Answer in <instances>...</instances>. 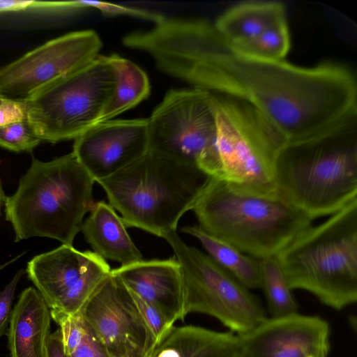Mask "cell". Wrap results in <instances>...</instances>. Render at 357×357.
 Masks as SVG:
<instances>
[{
  "instance_id": "cell-28",
  "label": "cell",
  "mask_w": 357,
  "mask_h": 357,
  "mask_svg": "<svg viewBox=\"0 0 357 357\" xmlns=\"http://www.w3.org/2000/svg\"><path fill=\"white\" fill-rule=\"evenodd\" d=\"M87 3L89 8L97 9L104 15H129L146 20L155 24L158 23L165 17V16L157 13L115 3L98 1H87Z\"/></svg>"
},
{
  "instance_id": "cell-35",
  "label": "cell",
  "mask_w": 357,
  "mask_h": 357,
  "mask_svg": "<svg viewBox=\"0 0 357 357\" xmlns=\"http://www.w3.org/2000/svg\"><path fill=\"white\" fill-rule=\"evenodd\" d=\"M6 98L4 96L0 94V104Z\"/></svg>"
},
{
  "instance_id": "cell-33",
  "label": "cell",
  "mask_w": 357,
  "mask_h": 357,
  "mask_svg": "<svg viewBox=\"0 0 357 357\" xmlns=\"http://www.w3.org/2000/svg\"><path fill=\"white\" fill-rule=\"evenodd\" d=\"M6 197V196L4 194V191L3 189L2 182L0 178V216L1 215L2 207L4 206Z\"/></svg>"
},
{
  "instance_id": "cell-3",
  "label": "cell",
  "mask_w": 357,
  "mask_h": 357,
  "mask_svg": "<svg viewBox=\"0 0 357 357\" xmlns=\"http://www.w3.org/2000/svg\"><path fill=\"white\" fill-rule=\"evenodd\" d=\"M191 211L203 231L258 259L276 257L313 222L277 192H252L214 176Z\"/></svg>"
},
{
  "instance_id": "cell-18",
  "label": "cell",
  "mask_w": 357,
  "mask_h": 357,
  "mask_svg": "<svg viewBox=\"0 0 357 357\" xmlns=\"http://www.w3.org/2000/svg\"><path fill=\"white\" fill-rule=\"evenodd\" d=\"M81 231L93 252L105 259L118 262L121 266L143 259L122 218L104 201L94 202Z\"/></svg>"
},
{
  "instance_id": "cell-14",
  "label": "cell",
  "mask_w": 357,
  "mask_h": 357,
  "mask_svg": "<svg viewBox=\"0 0 357 357\" xmlns=\"http://www.w3.org/2000/svg\"><path fill=\"white\" fill-rule=\"evenodd\" d=\"M149 151L147 119L97 123L74 139L73 153L95 182L107 178Z\"/></svg>"
},
{
  "instance_id": "cell-7",
  "label": "cell",
  "mask_w": 357,
  "mask_h": 357,
  "mask_svg": "<svg viewBox=\"0 0 357 357\" xmlns=\"http://www.w3.org/2000/svg\"><path fill=\"white\" fill-rule=\"evenodd\" d=\"M211 100L220 178L252 192H275V161L286 138L248 102L213 93Z\"/></svg>"
},
{
  "instance_id": "cell-11",
  "label": "cell",
  "mask_w": 357,
  "mask_h": 357,
  "mask_svg": "<svg viewBox=\"0 0 357 357\" xmlns=\"http://www.w3.org/2000/svg\"><path fill=\"white\" fill-rule=\"evenodd\" d=\"M102 47L93 30L51 39L0 68V94L26 100L89 64L99 56Z\"/></svg>"
},
{
  "instance_id": "cell-6",
  "label": "cell",
  "mask_w": 357,
  "mask_h": 357,
  "mask_svg": "<svg viewBox=\"0 0 357 357\" xmlns=\"http://www.w3.org/2000/svg\"><path fill=\"white\" fill-rule=\"evenodd\" d=\"M291 289L340 310L357 300V201L310 225L277 256Z\"/></svg>"
},
{
  "instance_id": "cell-13",
  "label": "cell",
  "mask_w": 357,
  "mask_h": 357,
  "mask_svg": "<svg viewBox=\"0 0 357 357\" xmlns=\"http://www.w3.org/2000/svg\"><path fill=\"white\" fill-rule=\"evenodd\" d=\"M81 314L108 357H151L158 344L130 290L112 271Z\"/></svg>"
},
{
  "instance_id": "cell-1",
  "label": "cell",
  "mask_w": 357,
  "mask_h": 357,
  "mask_svg": "<svg viewBox=\"0 0 357 357\" xmlns=\"http://www.w3.org/2000/svg\"><path fill=\"white\" fill-rule=\"evenodd\" d=\"M163 73L194 88L242 100L287 141L303 139L357 116V84L331 62L296 66L246 54L204 20L164 17L135 39Z\"/></svg>"
},
{
  "instance_id": "cell-8",
  "label": "cell",
  "mask_w": 357,
  "mask_h": 357,
  "mask_svg": "<svg viewBox=\"0 0 357 357\" xmlns=\"http://www.w3.org/2000/svg\"><path fill=\"white\" fill-rule=\"evenodd\" d=\"M115 82L108 56L99 55L26 99V121L42 142L75 139L100 123Z\"/></svg>"
},
{
  "instance_id": "cell-9",
  "label": "cell",
  "mask_w": 357,
  "mask_h": 357,
  "mask_svg": "<svg viewBox=\"0 0 357 357\" xmlns=\"http://www.w3.org/2000/svg\"><path fill=\"white\" fill-rule=\"evenodd\" d=\"M147 120L149 151L220 178L211 92L197 88L170 90Z\"/></svg>"
},
{
  "instance_id": "cell-17",
  "label": "cell",
  "mask_w": 357,
  "mask_h": 357,
  "mask_svg": "<svg viewBox=\"0 0 357 357\" xmlns=\"http://www.w3.org/2000/svg\"><path fill=\"white\" fill-rule=\"evenodd\" d=\"M51 314L38 290L26 288L12 310L8 329L10 357H47Z\"/></svg>"
},
{
  "instance_id": "cell-30",
  "label": "cell",
  "mask_w": 357,
  "mask_h": 357,
  "mask_svg": "<svg viewBox=\"0 0 357 357\" xmlns=\"http://www.w3.org/2000/svg\"><path fill=\"white\" fill-rule=\"evenodd\" d=\"M27 120L26 100L6 98L0 104V127Z\"/></svg>"
},
{
  "instance_id": "cell-31",
  "label": "cell",
  "mask_w": 357,
  "mask_h": 357,
  "mask_svg": "<svg viewBox=\"0 0 357 357\" xmlns=\"http://www.w3.org/2000/svg\"><path fill=\"white\" fill-rule=\"evenodd\" d=\"M46 354L47 357H68L59 328L49 334L46 342Z\"/></svg>"
},
{
  "instance_id": "cell-5",
  "label": "cell",
  "mask_w": 357,
  "mask_h": 357,
  "mask_svg": "<svg viewBox=\"0 0 357 357\" xmlns=\"http://www.w3.org/2000/svg\"><path fill=\"white\" fill-rule=\"evenodd\" d=\"M208 177L196 167L148 151L97 183L127 227L162 238L176 231Z\"/></svg>"
},
{
  "instance_id": "cell-4",
  "label": "cell",
  "mask_w": 357,
  "mask_h": 357,
  "mask_svg": "<svg viewBox=\"0 0 357 357\" xmlns=\"http://www.w3.org/2000/svg\"><path fill=\"white\" fill-rule=\"evenodd\" d=\"M94 182L73 152L47 162L33 158L17 190L4 202L15 242L47 237L73 245L94 204Z\"/></svg>"
},
{
  "instance_id": "cell-10",
  "label": "cell",
  "mask_w": 357,
  "mask_h": 357,
  "mask_svg": "<svg viewBox=\"0 0 357 357\" xmlns=\"http://www.w3.org/2000/svg\"><path fill=\"white\" fill-rule=\"evenodd\" d=\"M162 238L172 248L183 280V314L212 316L237 335L245 333L267 317L257 298L206 253L188 245L176 231Z\"/></svg>"
},
{
  "instance_id": "cell-2",
  "label": "cell",
  "mask_w": 357,
  "mask_h": 357,
  "mask_svg": "<svg viewBox=\"0 0 357 357\" xmlns=\"http://www.w3.org/2000/svg\"><path fill=\"white\" fill-rule=\"evenodd\" d=\"M277 193L313 220L357 201V116L280 149Z\"/></svg>"
},
{
  "instance_id": "cell-25",
  "label": "cell",
  "mask_w": 357,
  "mask_h": 357,
  "mask_svg": "<svg viewBox=\"0 0 357 357\" xmlns=\"http://www.w3.org/2000/svg\"><path fill=\"white\" fill-rule=\"evenodd\" d=\"M233 45L239 51L254 57L273 61L284 60L290 47L286 17L274 22L252 40Z\"/></svg>"
},
{
  "instance_id": "cell-16",
  "label": "cell",
  "mask_w": 357,
  "mask_h": 357,
  "mask_svg": "<svg viewBox=\"0 0 357 357\" xmlns=\"http://www.w3.org/2000/svg\"><path fill=\"white\" fill-rule=\"evenodd\" d=\"M126 286L158 308L173 326L183 320V280L181 266L173 256L144 260L112 269Z\"/></svg>"
},
{
  "instance_id": "cell-21",
  "label": "cell",
  "mask_w": 357,
  "mask_h": 357,
  "mask_svg": "<svg viewBox=\"0 0 357 357\" xmlns=\"http://www.w3.org/2000/svg\"><path fill=\"white\" fill-rule=\"evenodd\" d=\"M181 231L199 241L206 254L248 289L261 287L260 260L246 255L231 244L203 231L197 225Z\"/></svg>"
},
{
  "instance_id": "cell-27",
  "label": "cell",
  "mask_w": 357,
  "mask_h": 357,
  "mask_svg": "<svg viewBox=\"0 0 357 357\" xmlns=\"http://www.w3.org/2000/svg\"><path fill=\"white\" fill-rule=\"evenodd\" d=\"M130 291L143 319L152 331L158 344L173 326L168 322L158 308L142 299L130 290Z\"/></svg>"
},
{
  "instance_id": "cell-12",
  "label": "cell",
  "mask_w": 357,
  "mask_h": 357,
  "mask_svg": "<svg viewBox=\"0 0 357 357\" xmlns=\"http://www.w3.org/2000/svg\"><path fill=\"white\" fill-rule=\"evenodd\" d=\"M25 271L49 308L75 316L81 313L112 269L94 252L61 244L33 257Z\"/></svg>"
},
{
  "instance_id": "cell-23",
  "label": "cell",
  "mask_w": 357,
  "mask_h": 357,
  "mask_svg": "<svg viewBox=\"0 0 357 357\" xmlns=\"http://www.w3.org/2000/svg\"><path fill=\"white\" fill-rule=\"evenodd\" d=\"M260 260L261 289H263L271 317L297 312L298 305L276 257Z\"/></svg>"
},
{
  "instance_id": "cell-24",
  "label": "cell",
  "mask_w": 357,
  "mask_h": 357,
  "mask_svg": "<svg viewBox=\"0 0 357 357\" xmlns=\"http://www.w3.org/2000/svg\"><path fill=\"white\" fill-rule=\"evenodd\" d=\"M50 314L52 319L59 326L68 357H108L81 313L69 316L51 310Z\"/></svg>"
},
{
  "instance_id": "cell-19",
  "label": "cell",
  "mask_w": 357,
  "mask_h": 357,
  "mask_svg": "<svg viewBox=\"0 0 357 357\" xmlns=\"http://www.w3.org/2000/svg\"><path fill=\"white\" fill-rule=\"evenodd\" d=\"M237 334L197 326H172L151 357H240Z\"/></svg>"
},
{
  "instance_id": "cell-20",
  "label": "cell",
  "mask_w": 357,
  "mask_h": 357,
  "mask_svg": "<svg viewBox=\"0 0 357 357\" xmlns=\"http://www.w3.org/2000/svg\"><path fill=\"white\" fill-rule=\"evenodd\" d=\"M284 17V6L280 2L250 1L231 7L213 24L223 38L239 45L252 40Z\"/></svg>"
},
{
  "instance_id": "cell-22",
  "label": "cell",
  "mask_w": 357,
  "mask_h": 357,
  "mask_svg": "<svg viewBox=\"0 0 357 357\" xmlns=\"http://www.w3.org/2000/svg\"><path fill=\"white\" fill-rule=\"evenodd\" d=\"M116 77L115 86L100 123L135 107L150 93V82L146 73L132 61L119 55H108Z\"/></svg>"
},
{
  "instance_id": "cell-32",
  "label": "cell",
  "mask_w": 357,
  "mask_h": 357,
  "mask_svg": "<svg viewBox=\"0 0 357 357\" xmlns=\"http://www.w3.org/2000/svg\"><path fill=\"white\" fill-rule=\"evenodd\" d=\"M33 1L0 0V14L31 10Z\"/></svg>"
},
{
  "instance_id": "cell-15",
  "label": "cell",
  "mask_w": 357,
  "mask_h": 357,
  "mask_svg": "<svg viewBox=\"0 0 357 357\" xmlns=\"http://www.w3.org/2000/svg\"><path fill=\"white\" fill-rule=\"evenodd\" d=\"M238 336L240 357H328L330 351L328 323L298 312L266 318Z\"/></svg>"
},
{
  "instance_id": "cell-29",
  "label": "cell",
  "mask_w": 357,
  "mask_h": 357,
  "mask_svg": "<svg viewBox=\"0 0 357 357\" xmlns=\"http://www.w3.org/2000/svg\"><path fill=\"white\" fill-rule=\"evenodd\" d=\"M26 272L25 270H20L17 272L9 283L0 292V337L8 331V325L12 312V303L17 283L22 276Z\"/></svg>"
},
{
  "instance_id": "cell-26",
  "label": "cell",
  "mask_w": 357,
  "mask_h": 357,
  "mask_svg": "<svg viewBox=\"0 0 357 357\" xmlns=\"http://www.w3.org/2000/svg\"><path fill=\"white\" fill-rule=\"evenodd\" d=\"M42 141L27 121L0 127V146L14 152H30Z\"/></svg>"
},
{
  "instance_id": "cell-34",
  "label": "cell",
  "mask_w": 357,
  "mask_h": 357,
  "mask_svg": "<svg viewBox=\"0 0 357 357\" xmlns=\"http://www.w3.org/2000/svg\"><path fill=\"white\" fill-rule=\"evenodd\" d=\"M24 255V253H22L20 255H19L18 256L15 257V258L12 259L11 260L7 261L6 263L5 264H1L0 265V272L1 270H3L4 268H6V266H8V265H10V264L13 263L14 261H15L17 259H19L20 257H22V255Z\"/></svg>"
}]
</instances>
